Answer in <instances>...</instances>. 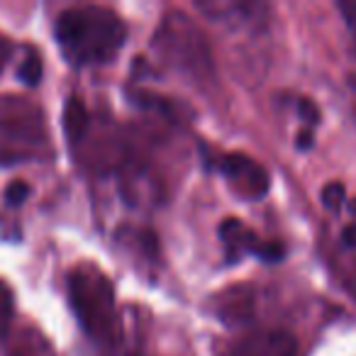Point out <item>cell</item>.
Wrapping results in <instances>:
<instances>
[{
  "instance_id": "6da1fadb",
  "label": "cell",
  "mask_w": 356,
  "mask_h": 356,
  "mask_svg": "<svg viewBox=\"0 0 356 356\" xmlns=\"http://www.w3.org/2000/svg\"><path fill=\"white\" fill-rule=\"evenodd\" d=\"M127 27L110 8L83 6L64 10L56 20V40L64 56L76 66L108 64L122 49Z\"/></svg>"
},
{
  "instance_id": "7a4b0ae2",
  "label": "cell",
  "mask_w": 356,
  "mask_h": 356,
  "mask_svg": "<svg viewBox=\"0 0 356 356\" xmlns=\"http://www.w3.org/2000/svg\"><path fill=\"white\" fill-rule=\"evenodd\" d=\"M69 300L83 332L103 346L120 341V317L115 288L93 264H79L69 273Z\"/></svg>"
},
{
  "instance_id": "3957f363",
  "label": "cell",
  "mask_w": 356,
  "mask_h": 356,
  "mask_svg": "<svg viewBox=\"0 0 356 356\" xmlns=\"http://www.w3.org/2000/svg\"><path fill=\"white\" fill-rule=\"evenodd\" d=\"M51 154L49 132L40 105L22 95L0 98V166L47 159Z\"/></svg>"
},
{
  "instance_id": "277c9868",
  "label": "cell",
  "mask_w": 356,
  "mask_h": 356,
  "mask_svg": "<svg viewBox=\"0 0 356 356\" xmlns=\"http://www.w3.org/2000/svg\"><path fill=\"white\" fill-rule=\"evenodd\" d=\"M152 47L161 56V61H166L176 71H184L193 79H208L213 74L208 42L184 13H171L163 17Z\"/></svg>"
},
{
  "instance_id": "5b68a950",
  "label": "cell",
  "mask_w": 356,
  "mask_h": 356,
  "mask_svg": "<svg viewBox=\"0 0 356 356\" xmlns=\"http://www.w3.org/2000/svg\"><path fill=\"white\" fill-rule=\"evenodd\" d=\"M220 173L227 178L229 188L242 198H264L271 186L266 168L247 154H225L220 161Z\"/></svg>"
},
{
  "instance_id": "8992f818",
  "label": "cell",
  "mask_w": 356,
  "mask_h": 356,
  "mask_svg": "<svg viewBox=\"0 0 356 356\" xmlns=\"http://www.w3.org/2000/svg\"><path fill=\"white\" fill-rule=\"evenodd\" d=\"M222 356H298V341L291 332L259 330L232 341Z\"/></svg>"
},
{
  "instance_id": "52a82bcc",
  "label": "cell",
  "mask_w": 356,
  "mask_h": 356,
  "mask_svg": "<svg viewBox=\"0 0 356 356\" xmlns=\"http://www.w3.org/2000/svg\"><path fill=\"white\" fill-rule=\"evenodd\" d=\"M220 239H222L225 247H227L229 257L234 254V259H237L239 254L252 252V254H257L259 259H264V261H281L283 252H286L283 244L261 242L247 225L239 222V220H232V218L225 220V222L220 225Z\"/></svg>"
},
{
  "instance_id": "ba28073f",
  "label": "cell",
  "mask_w": 356,
  "mask_h": 356,
  "mask_svg": "<svg viewBox=\"0 0 356 356\" xmlns=\"http://www.w3.org/2000/svg\"><path fill=\"white\" fill-rule=\"evenodd\" d=\"M6 356H56L49 339L32 325L8 327Z\"/></svg>"
},
{
  "instance_id": "9c48e42d",
  "label": "cell",
  "mask_w": 356,
  "mask_h": 356,
  "mask_svg": "<svg viewBox=\"0 0 356 356\" xmlns=\"http://www.w3.org/2000/svg\"><path fill=\"white\" fill-rule=\"evenodd\" d=\"M218 315L227 325H242L254 315V293L247 286H234L222 293L218 302Z\"/></svg>"
},
{
  "instance_id": "30bf717a",
  "label": "cell",
  "mask_w": 356,
  "mask_h": 356,
  "mask_svg": "<svg viewBox=\"0 0 356 356\" xmlns=\"http://www.w3.org/2000/svg\"><path fill=\"white\" fill-rule=\"evenodd\" d=\"M64 127H66V134H69V142H81L86 137V132L90 129V115L86 110L83 100L81 98H71L66 103V110H64Z\"/></svg>"
},
{
  "instance_id": "8fae6325",
  "label": "cell",
  "mask_w": 356,
  "mask_h": 356,
  "mask_svg": "<svg viewBox=\"0 0 356 356\" xmlns=\"http://www.w3.org/2000/svg\"><path fill=\"white\" fill-rule=\"evenodd\" d=\"M13 325V293L6 283L0 281V332L6 334Z\"/></svg>"
},
{
  "instance_id": "7c38bea8",
  "label": "cell",
  "mask_w": 356,
  "mask_h": 356,
  "mask_svg": "<svg viewBox=\"0 0 356 356\" xmlns=\"http://www.w3.org/2000/svg\"><path fill=\"white\" fill-rule=\"evenodd\" d=\"M40 76H42V59L37 54H27V59L20 66V79L30 86H37L40 83Z\"/></svg>"
},
{
  "instance_id": "4fadbf2b",
  "label": "cell",
  "mask_w": 356,
  "mask_h": 356,
  "mask_svg": "<svg viewBox=\"0 0 356 356\" xmlns=\"http://www.w3.org/2000/svg\"><path fill=\"white\" fill-rule=\"evenodd\" d=\"M322 203L327 210H339L344 203V186L341 184H327L322 188Z\"/></svg>"
},
{
  "instance_id": "5bb4252c",
  "label": "cell",
  "mask_w": 356,
  "mask_h": 356,
  "mask_svg": "<svg viewBox=\"0 0 356 356\" xmlns=\"http://www.w3.org/2000/svg\"><path fill=\"white\" fill-rule=\"evenodd\" d=\"M27 195H30V186H27L25 181H13L6 191L8 205H22L27 200Z\"/></svg>"
},
{
  "instance_id": "9a60e30c",
  "label": "cell",
  "mask_w": 356,
  "mask_h": 356,
  "mask_svg": "<svg viewBox=\"0 0 356 356\" xmlns=\"http://www.w3.org/2000/svg\"><path fill=\"white\" fill-rule=\"evenodd\" d=\"M339 10L344 15L346 25H349L351 35H354V44H356V3H339Z\"/></svg>"
},
{
  "instance_id": "2e32d148",
  "label": "cell",
  "mask_w": 356,
  "mask_h": 356,
  "mask_svg": "<svg viewBox=\"0 0 356 356\" xmlns=\"http://www.w3.org/2000/svg\"><path fill=\"white\" fill-rule=\"evenodd\" d=\"M298 110H300L302 120H307L310 124H317V122H320V110L315 108V103H312V100H300Z\"/></svg>"
},
{
  "instance_id": "e0dca14e",
  "label": "cell",
  "mask_w": 356,
  "mask_h": 356,
  "mask_svg": "<svg viewBox=\"0 0 356 356\" xmlns=\"http://www.w3.org/2000/svg\"><path fill=\"white\" fill-rule=\"evenodd\" d=\"M10 54H13V44L6 40V37L0 35V74H3V69H6L8 59H10Z\"/></svg>"
},
{
  "instance_id": "ac0fdd59",
  "label": "cell",
  "mask_w": 356,
  "mask_h": 356,
  "mask_svg": "<svg viewBox=\"0 0 356 356\" xmlns=\"http://www.w3.org/2000/svg\"><path fill=\"white\" fill-rule=\"evenodd\" d=\"M341 242H344V247L356 249V222L346 225V227H344V234H341Z\"/></svg>"
},
{
  "instance_id": "d6986e66",
  "label": "cell",
  "mask_w": 356,
  "mask_h": 356,
  "mask_svg": "<svg viewBox=\"0 0 356 356\" xmlns=\"http://www.w3.org/2000/svg\"><path fill=\"white\" fill-rule=\"evenodd\" d=\"M310 144H312V134L305 129V132H300V137H298V147H300V149H307Z\"/></svg>"
},
{
  "instance_id": "ffe728a7",
  "label": "cell",
  "mask_w": 356,
  "mask_h": 356,
  "mask_svg": "<svg viewBox=\"0 0 356 356\" xmlns=\"http://www.w3.org/2000/svg\"><path fill=\"white\" fill-rule=\"evenodd\" d=\"M351 213L356 215V200H354V203H351Z\"/></svg>"
}]
</instances>
